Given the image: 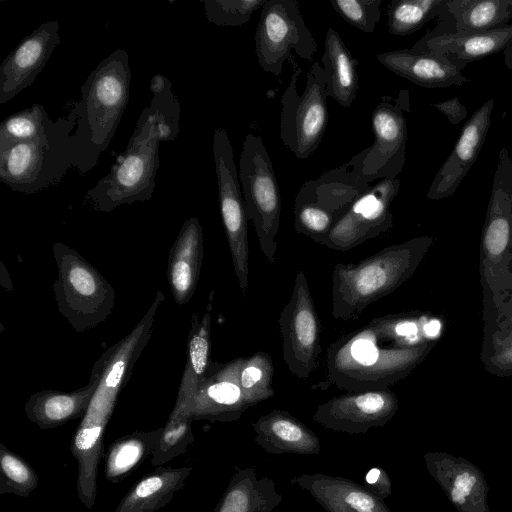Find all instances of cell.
<instances>
[{
  "label": "cell",
  "instance_id": "cell-1",
  "mask_svg": "<svg viewBox=\"0 0 512 512\" xmlns=\"http://www.w3.org/2000/svg\"><path fill=\"white\" fill-rule=\"evenodd\" d=\"M435 326L419 312L373 318L330 345L328 381L348 392L387 389L428 355L436 344Z\"/></svg>",
  "mask_w": 512,
  "mask_h": 512
},
{
  "label": "cell",
  "instance_id": "cell-2",
  "mask_svg": "<svg viewBox=\"0 0 512 512\" xmlns=\"http://www.w3.org/2000/svg\"><path fill=\"white\" fill-rule=\"evenodd\" d=\"M150 91L152 99L142 110L124 153L86 193V200L96 211L111 212L153 196L160 143L177 137L180 105L171 82L161 74L151 79Z\"/></svg>",
  "mask_w": 512,
  "mask_h": 512
},
{
  "label": "cell",
  "instance_id": "cell-3",
  "mask_svg": "<svg viewBox=\"0 0 512 512\" xmlns=\"http://www.w3.org/2000/svg\"><path fill=\"white\" fill-rule=\"evenodd\" d=\"M131 69L124 49H116L93 69L81 86L74 104V168L92 170L113 139L129 100Z\"/></svg>",
  "mask_w": 512,
  "mask_h": 512
},
{
  "label": "cell",
  "instance_id": "cell-4",
  "mask_svg": "<svg viewBox=\"0 0 512 512\" xmlns=\"http://www.w3.org/2000/svg\"><path fill=\"white\" fill-rule=\"evenodd\" d=\"M422 236L388 246L358 263H338L332 272V316L356 319L373 302L395 291L414 273L432 245Z\"/></svg>",
  "mask_w": 512,
  "mask_h": 512
},
{
  "label": "cell",
  "instance_id": "cell-5",
  "mask_svg": "<svg viewBox=\"0 0 512 512\" xmlns=\"http://www.w3.org/2000/svg\"><path fill=\"white\" fill-rule=\"evenodd\" d=\"M76 124L73 107L36 138L0 146V180L22 194H34L58 182L74 168Z\"/></svg>",
  "mask_w": 512,
  "mask_h": 512
},
{
  "label": "cell",
  "instance_id": "cell-6",
  "mask_svg": "<svg viewBox=\"0 0 512 512\" xmlns=\"http://www.w3.org/2000/svg\"><path fill=\"white\" fill-rule=\"evenodd\" d=\"M480 258L485 305L499 309L512 288V158L506 148L499 152L494 173Z\"/></svg>",
  "mask_w": 512,
  "mask_h": 512
},
{
  "label": "cell",
  "instance_id": "cell-7",
  "mask_svg": "<svg viewBox=\"0 0 512 512\" xmlns=\"http://www.w3.org/2000/svg\"><path fill=\"white\" fill-rule=\"evenodd\" d=\"M52 248L57 265L53 290L58 311L76 332L106 321L115 303L112 285L73 248L61 242H55Z\"/></svg>",
  "mask_w": 512,
  "mask_h": 512
},
{
  "label": "cell",
  "instance_id": "cell-8",
  "mask_svg": "<svg viewBox=\"0 0 512 512\" xmlns=\"http://www.w3.org/2000/svg\"><path fill=\"white\" fill-rule=\"evenodd\" d=\"M239 180L248 219L269 263L276 262L281 195L269 153L260 136L248 133L239 159Z\"/></svg>",
  "mask_w": 512,
  "mask_h": 512
},
{
  "label": "cell",
  "instance_id": "cell-9",
  "mask_svg": "<svg viewBox=\"0 0 512 512\" xmlns=\"http://www.w3.org/2000/svg\"><path fill=\"white\" fill-rule=\"evenodd\" d=\"M371 187L348 162L305 182L295 197V230L321 244L353 202Z\"/></svg>",
  "mask_w": 512,
  "mask_h": 512
},
{
  "label": "cell",
  "instance_id": "cell-10",
  "mask_svg": "<svg viewBox=\"0 0 512 512\" xmlns=\"http://www.w3.org/2000/svg\"><path fill=\"white\" fill-rule=\"evenodd\" d=\"M289 85L281 97L280 138L297 158L306 159L318 148L328 122L326 79L323 67L316 61L306 75L301 95L297 81L302 72L293 58Z\"/></svg>",
  "mask_w": 512,
  "mask_h": 512
},
{
  "label": "cell",
  "instance_id": "cell-11",
  "mask_svg": "<svg viewBox=\"0 0 512 512\" xmlns=\"http://www.w3.org/2000/svg\"><path fill=\"white\" fill-rule=\"evenodd\" d=\"M409 92L400 90L397 98L383 96L372 112L374 142L354 155L348 164L368 183L395 179L405 164Z\"/></svg>",
  "mask_w": 512,
  "mask_h": 512
},
{
  "label": "cell",
  "instance_id": "cell-12",
  "mask_svg": "<svg viewBox=\"0 0 512 512\" xmlns=\"http://www.w3.org/2000/svg\"><path fill=\"white\" fill-rule=\"evenodd\" d=\"M317 43L307 28L296 0H268L263 6L255 34V52L260 67L280 76L284 63L297 56L311 61Z\"/></svg>",
  "mask_w": 512,
  "mask_h": 512
},
{
  "label": "cell",
  "instance_id": "cell-13",
  "mask_svg": "<svg viewBox=\"0 0 512 512\" xmlns=\"http://www.w3.org/2000/svg\"><path fill=\"white\" fill-rule=\"evenodd\" d=\"M212 149L222 222L235 275L241 291L245 293L248 288L249 276L247 235L249 219L234 161L233 147L224 128L214 130Z\"/></svg>",
  "mask_w": 512,
  "mask_h": 512
},
{
  "label": "cell",
  "instance_id": "cell-14",
  "mask_svg": "<svg viewBox=\"0 0 512 512\" xmlns=\"http://www.w3.org/2000/svg\"><path fill=\"white\" fill-rule=\"evenodd\" d=\"M283 359L289 371L307 379L321 354L320 322L304 271L297 272L288 303L278 320Z\"/></svg>",
  "mask_w": 512,
  "mask_h": 512
},
{
  "label": "cell",
  "instance_id": "cell-15",
  "mask_svg": "<svg viewBox=\"0 0 512 512\" xmlns=\"http://www.w3.org/2000/svg\"><path fill=\"white\" fill-rule=\"evenodd\" d=\"M400 188V180L382 179L356 199L336 222L321 245L348 251L388 232L393 227L390 207Z\"/></svg>",
  "mask_w": 512,
  "mask_h": 512
},
{
  "label": "cell",
  "instance_id": "cell-16",
  "mask_svg": "<svg viewBox=\"0 0 512 512\" xmlns=\"http://www.w3.org/2000/svg\"><path fill=\"white\" fill-rule=\"evenodd\" d=\"M164 300L163 293L157 291L152 305L134 329L96 361L92 372L99 381L88 410L113 414L120 391L151 337L156 312Z\"/></svg>",
  "mask_w": 512,
  "mask_h": 512
},
{
  "label": "cell",
  "instance_id": "cell-17",
  "mask_svg": "<svg viewBox=\"0 0 512 512\" xmlns=\"http://www.w3.org/2000/svg\"><path fill=\"white\" fill-rule=\"evenodd\" d=\"M398 407L397 396L388 388L348 392L319 405L312 418L326 429L359 434L384 426Z\"/></svg>",
  "mask_w": 512,
  "mask_h": 512
},
{
  "label": "cell",
  "instance_id": "cell-18",
  "mask_svg": "<svg viewBox=\"0 0 512 512\" xmlns=\"http://www.w3.org/2000/svg\"><path fill=\"white\" fill-rule=\"evenodd\" d=\"M244 358V356L237 357L213 369L188 404L179 413H170V415L186 416L193 421L237 420L250 407L239 383L240 368Z\"/></svg>",
  "mask_w": 512,
  "mask_h": 512
},
{
  "label": "cell",
  "instance_id": "cell-19",
  "mask_svg": "<svg viewBox=\"0 0 512 512\" xmlns=\"http://www.w3.org/2000/svg\"><path fill=\"white\" fill-rule=\"evenodd\" d=\"M60 43L59 23L51 20L33 30L0 65V103L30 86Z\"/></svg>",
  "mask_w": 512,
  "mask_h": 512
},
{
  "label": "cell",
  "instance_id": "cell-20",
  "mask_svg": "<svg viewBox=\"0 0 512 512\" xmlns=\"http://www.w3.org/2000/svg\"><path fill=\"white\" fill-rule=\"evenodd\" d=\"M424 462L457 512H491L488 483L472 462L442 451L426 453Z\"/></svg>",
  "mask_w": 512,
  "mask_h": 512
},
{
  "label": "cell",
  "instance_id": "cell-21",
  "mask_svg": "<svg viewBox=\"0 0 512 512\" xmlns=\"http://www.w3.org/2000/svg\"><path fill=\"white\" fill-rule=\"evenodd\" d=\"M494 100L477 109L462 128L458 141L435 175L427 198L441 200L453 195L476 161L491 123Z\"/></svg>",
  "mask_w": 512,
  "mask_h": 512
},
{
  "label": "cell",
  "instance_id": "cell-22",
  "mask_svg": "<svg viewBox=\"0 0 512 512\" xmlns=\"http://www.w3.org/2000/svg\"><path fill=\"white\" fill-rule=\"evenodd\" d=\"M376 57L387 69L421 87L444 88L468 81L461 72L466 64L447 56L403 49Z\"/></svg>",
  "mask_w": 512,
  "mask_h": 512
},
{
  "label": "cell",
  "instance_id": "cell-23",
  "mask_svg": "<svg viewBox=\"0 0 512 512\" xmlns=\"http://www.w3.org/2000/svg\"><path fill=\"white\" fill-rule=\"evenodd\" d=\"M512 44V25L486 31L429 33L412 48L467 64L491 56Z\"/></svg>",
  "mask_w": 512,
  "mask_h": 512
},
{
  "label": "cell",
  "instance_id": "cell-24",
  "mask_svg": "<svg viewBox=\"0 0 512 512\" xmlns=\"http://www.w3.org/2000/svg\"><path fill=\"white\" fill-rule=\"evenodd\" d=\"M204 238L197 217H190L182 225L169 254L167 277L173 298L183 305L190 301L200 276Z\"/></svg>",
  "mask_w": 512,
  "mask_h": 512
},
{
  "label": "cell",
  "instance_id": "cell-25",
  "mask_svg": "<svg viewBox=\"0 0 512 512\" xmlns=\"http://www.w3.org/2000/svg\"><path fill=\"white\" fill-rule=\"evenodd\" d=\"M291 482L308 491L326 512H391L382 499L350 479L316 473Z\"/></svg>",
  "mask_w": 512,
  "mask_h": 512
},
{
  "label": "cell",
  "instance_id": "cell-26",
  "mask_svg": "<svg viewBox=\"0 0 512 512\" xmlns=\"http://www.w3.org/2000/svg\"><path fill=\"white\" fill-rule=\"evenodd\" d=\"M98 376L91 373L84 387L73 391L44 389L32 394L24 405L27 418L40 429L47 430L83 418L98 386Z\"/></svg>",
  "mask_w": 512,
  "mask_h": 512
},
{
  "label": "cell",
  "instance_id": "cell-27",
  "mask_svg": "<svg viewBox=\"0 0 512 512\" xmlns=\"http://www.w3.org/2000/svg\"><path fill=\"white\" fill-rule=\"evenodd\" d=\"M252 427L255 442L268 453L316 455L320 452L318 436L287 411L274 409L260 416Z\"/></svg>",
  "mask_w": 512,
  "mask_h": 512
},
{
  "label": "cell",
  "instance_id": "cell-28",
  "mask_svg": "<svg viewBox=\"0 0 512 512\" xmlns=\"http://www.w3.org/2000/svg\"><path fill=\"white\" fill-rule=\"evenodd\" d=\"M192 467L156 466L123 496L115 512H156L170 503L175 493L184 488Z\"/></svg>",
  "mask_w": 512,
  "mask_h": 512
},
{
  "label": "cell",
  "instance_id": "cell-29",
  "mask_svg": "<svg viewBox=\"0 0 512 512\" xmlns=\"http://www.w3.org/2000/svg\"><path fill=\"white\" fill-rule=\"evenodd\" d=\"M211 314L201 318L195 313L187 341V358L172 414L179 413L192 399L199 387L212 373Z\"/></svg>",
  "mask_w": 512,
  "mask_h": 512
},
{
  "label": "cell",
  "instance_id": "cell-30",
  "mask_svg": "<svg viewBox=\"0 0 512 512\" xmlns=\"http://www.w3.org/2000/svg\"><path fill=\"white\" fill-rule=\"evenodd\" d=\"M321 61L328 97L345 108L350 107L359 89L358 62L333 28L326 32Z\"/></svg>",
  "mask_w": 512,
  "mask_h": 512
},
{
  "label": "cell",
  "instance_id": "cell-31",
  "mask_svg": "<svg viewBox=\"0 0 512 512\" xmlns=\"http://www.w3.org/2000/svg\"><path fill=\"white\" fill-rule=\"evenodd\" d=\"M281 500L271 479L247 468L232 476L214 512H271Z\"/></svg>",
  "mask_w": 512,
  "mask_h": 512
},
{
  "label": "cell",
  "instance_id": "cell-32",
  "mask_svg": "<svg viewBox=\"0 0 512 512\" xmlns=\"http://www.w3.org/2000/svg\"><path fill=\"white\" fill-rule=\"evenodd\" d=\"M161 432L162 427L152 431H136L113 441L104 454L106 480L117 484L129 477L152 455Z\"/></svg>",
  "mask_w": 512,
  "mask_h": 512
},
{
  "label": "cell",
  "instance_id": "cell-33",
  "mask_svg": "<svg viewBox=\"0 0 512 512\" xmlns=\"http://www.w3.org/2000/svg\"><path fill=\"white\" fill-rule=\"evenodd\" d=\"M446 11L454 19L455 32L486 31L512 18V0H448Z\"/></svg>",
  "mask_w": 512,
  "mask_h": 512
},
{
  "label": "cell",
  "instance_id": "cell-34",
  "mask_svg": "<svg viewBox=\"0 0 512 512\" xmlns=\"http://www.w3.org/2000/svg\"><path fill=\"white\" fill-rule=\"evenodd\" d=\"M448 0H392L387 11L389 33L406 36L446 11Z\"/></svg>",
  "mask_w": 512,
  "mask_h": 512
},
{
  "label": "cell",
  "instance_id": "cell-35",
  "mask_svg": "<svg viewBox=\"0 0 512 512\" xmlns=\"http://www.w3.org/2000/svg\"><path fill=\"white\" fill-rule=\"evenodd\" d=\"M273 374L274 366L268 353L258 351L244 358L240 368L239 383L250 407L274 395Z\"/></svg>",
  "mask_w": 512,
  "mask_h": 512
},
{
  "label": "cell",
  "instance_id": "cell-36",
  "mask_svg": "<svg viewBox=\"0 0 512 512\" xmlns=\"http://www.w3.org/2000/svg\"><path fill=\"white\" fill-rule=\"evenodd\" d=\"M39 484L34 468L0 443V494L30 497Z\"/></svg>",
  "mask_w": 512,
  "mask_h": 512
},
{
  "label": "cell",
  "instance_id": "cell-37",
  "mask_svg": "<svg viewBox=\"0 0 512 512\" xmlns=\"http://www.w3.org/2000/svg\"><path fill=\"white\" fill-rule=\"evenodd\" d=\"M53 121L41 104L12 114L0 125V146L34 139L44 133Z\"/></svg>",
  "mask_w": 512,
  "mask_h": 512
},
{
  "label": "cell",
  "instance_id": "cell-38",
  "mask_svg": "<svg viewBox=\"0 0 512 512\" xmlns=\"http://www.w3.org/2000/svg\"><path fill=\"white\" fill-rule=\"evenodd\" d=\"M192 421L186 416L169 415L151 455L153 466H161L186 453L194 442Z\"/></svg>",
  "mask_w": 512,
  "mask_h": 512
},
{
  "label": "cell",
  "instance_id": "cell-39",
  "mask_svg": "<svg viewBox=\"0 0 512 512\" xmlns=\"http://www.w3.org/2000/svg\"><path fill=\"white\" fill-rule=\"evenodd\" d=\"M268 0H207L203 1L206 18L217 26H241Z\"/></svg>",
  "mask_w": 512,
  "mask_h": 512
},
{
  "label": "cell",
  "instance_id": "cell-40",
  "mask_svg": "<svg viewBox=\"0 0 512 512\" xmlns=\"http://www.w3.org/2000/svg\"><path fill=\"white\" fill-rule=\"evenodd\" d=\"M383 0H329L332 8L350 25L372 33L381 18Z\"/></svg>",
  "mask_w": 512,
  "mask_h": 512
},
{
  "label": "cell",
  "instance_id": "cell-41",
  "mask_svg": "<svg viewBox=\"0 0 512 512\" xmlns=\"http://www.w3.org/2000/svg\"><path fill=\"white\" fill-rule=\"evenodd\" d=\"M365 482L367 488L382 500L391 494V480L382 468L370 469L365 476Z\"/></svg>",
  "mask_w": 512,
  "mask_h": 512
},
{
  "label": "cell",
  "instance_id": "cell-42",
  "mask_svg": "<svg viewBox=\"0 0 512 512\" xmlns=\"http://www.w3.org/2000/svg\"><path fill=\"white\" fill-rule=\"evenodd\" d=\"M432 105L443 113L448 118L449 122L454 125L460 123L467 116V109L460 102L458 97Z\"/></svg>",
  "mask_w": 512,
  "mask_h": 512
},
{
  "label": "cell",
  "instance_id": "cell-43",
  "mask_svg": "<svg viewBox=\"0 0 512 512\" xmlns=\"http://www.w3.org/2000/svg\"><path fill=\"white\" fill-rule=\"evenodd\" d=\"M506 336L502 340H497V359L500 361L504 358V364L512 365V330H507Z\"/></svg>",
  "mask_w": 512,
  "mask_h": 512
}]
</instances>
